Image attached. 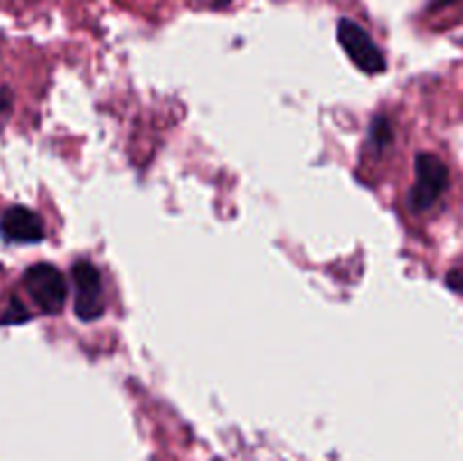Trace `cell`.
Listing matches in <instances>:
<instances>
[{
	"mask_svg": "<svg viewBox=\"0 0 463 461\" xmlns=\"http://www.w3.org/2000/svg\"><path fill=\"white\" fill-rule=\"evenodd\" d=\"M414 170L416 183L410 190V208L414 212H423L432 208L439 197L446 193L448 183H450V172H448L446 163L434 154H419Z\"/></svg>",
	"mask_w": 463,
	"mask_h": 461,
	"instance_id": "cell-1",
	"label": "cell"
},
{
	"mask_svg": "<svg viewBox=\"0 0 463 461\" xmlns=\"http://www.w3.org/2000/svg\"><path fill=\"white\" fill-rule=\"evenodd\" d=\"M0 235L9 242H41L45 235L43 220L25 206H12L0 217Z\"/></svg>",
	"mask_w": 463,
	"mask_h": 461,
	"instance_id": "cell-5",
	"label": "cell"
},
{
	"mask_svg": "<svg viewBox=\"0 0 463 461\" xmlns=\"http://www.w3.org/2000/svg\"><path fill=\"white\" fill-rule=\"evenodd\" d=\"M369 140L375 149H384L392 145L393 127H392V122H389L387 116H375L373 120H371Z\"/></svg>",
	"mask_w": 463,
	"mask_h": 461,
	"instance_id": "cell-6",
	"label": "cell"
},
{
	"mask_svg": "<svg viewBox=\"0 0 463 461\" xmlns=\"http://www.w3.org/2000/svg\"><path fill=\"white\" fill-rule=\"evenodd\" d=\"M25 321H30V310H27V307L23 306L18 298H12L7 306V310L0 315V324L12 325V324H25Z\"/></svg>",
	"mask_w": 463,
	"mask_h": 461,
	"instance_id": "cell-7",
	"label": "cell"
},
{
	"mask_svg": "<svg viewBox=\"0 0 463 461\" xmlns=\"http://www.w3.org/2000/svg\"><path fill=\"white\" fill-rule=\"evenodd\" d=\"M72 283H75V315L81 321H95L104 315V292L99 271L93 262L77 260L72 265Z\"/></svg>",
	"mask_w": 463,
	"mask_h": 461,
	"instance_id": "cell-4",
	"label": "cell"
},
{
	"mask_svg": "<svg viewBox=\"0 0 463 461\" xmlns=\"http://www.w3.org/2000/svg\"><path fill=\"white\" fill-rule=\"evenodd\" d=\"M9 113H12V93H9V89H0V129L7 122Z\"/></svg>",
	"mask_w": 463,
	"mask_h": 461,
	"instance_id": "cell-8",
	"label": "cell"
},
{
	"mask_svg": "<svg viewBox=\"0 0 463 461\" xmlns=\"http://www.w3.org/2000/svg\"><path fill=\"white\" fill-rule=\"evenodd\" d=\"M337 41L344 48V52L348 54V59H351L360 71L375 75V72H383L384 68H387L383 50L375 45V41L371 39L369 32L362 25H357L355 21H351V18H342V21H339Z\"/></svg>",
	"mask_w": 463,
	"mask_h": 461,
	"instance_id": "cell-3",
	"label": "cell"
},
{
	"mask_svg": "<svg viewBox=\"0 0 463 461\" xmlns=\"http://www.w3.org/2000/svg\"><path fill=\"white\" fill-rule=\"evenodd\" d=\"M23 285H25L27 294H30L32 301L39 306L41 312L57 315L63 307V303H66V278H63V274L57 267L48 265V262L32 265L30 269L23 274Z\"/></svg>",
	"mask_w": 463,
	"mask_h": 461,
	"instance_id": "cell-2",
	"label": "cell"
},
{
	"mask_svg": "<svg viewBox=\"0 0 463 461\" xmlns=\"http://www.w3.org/2000/svg\"><path fill=\"white\" fill-rule=\"evenodd\" d=\"M229 3H233V0H215L217 7H224V5H229Z\"/></svg>",
	"mask_w": 463,
	"mask_h": 461,
	"instance_id": "cell-11",
	"label": "cell"
},
{
	"mask_svg": "<svg viewBox=\"0 0 463 461\" xmlns=\"http://www.w3.org/2000/svg\"><path fill=\"white\" fill-rule=\"evenodd\" d=\"M446 283H448V287H450V289H455V292L463 294V269L450 271V274H448V278H446Z\"/></svg>",
	"mask_w": 463,
	"mask_h": 461,
	"instance_id": "cell-9",
	"label": "cell"
},
{
	"mask_svg": "<svg viewBox=\"0 0 463 461\" xmlns=\"http://www.w3.org/2000/svg\"><path fill=\"white\" fill-rule=\"evenodd\" d=\"M459 3V0H428V9L430 12H437V9L450 7V5Z\"/></svg>",
	"mask_w": 463,
	"mask_h": 461,
	"instance_id": "cell-10",
	"label": "cell"
}]
</instances>
